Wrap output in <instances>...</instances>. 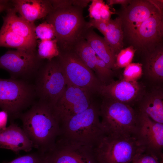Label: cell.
Returning <instances> with one entry per match:
<instances>
[{"instance_id": "d4e9b609", "label": "cell", "mask_w": 163, "mask_h": 163, "mask_svg": "<svg viewBox=\"0 0 163 163\" xmlns=\"http://www.w3.org/2000/svg\"><path fill=\"white\" fill-rule=\"evenodd\" d=\"M60 53L57 41L56 38L41 40L39 42L37 53L40 59H46L48 60H51L57 57Z\"/></svg>"}, {"instance_id": "52a82bcc", "label": "cell", "mask_w": 163, "mask_h": 163, "mask_svg": "<svg viewBox=\"0 0 163 163\" xmlns=\"http://www.w3.org/2000/svg\"><path fill=\"white\" fill-rule=\"evenodd\" d=\"M35 95L34 86L27 82L0 78V107L11 117H20Z\"/></svg>"}, {"instance_id": "836d02e7", "label": "cell", "mask_w": 163, "mask_h": 163, "mask_svg": "<svg viewBox=\"0 0 163 163\" xmlns=\"http://www.w3.org/2000/svg\"><path fill=\"white\" fill-rule=\"evenodd\" d=\"M10 4L9 1L0 0V13L10 8Z\"/></svg>"}, {"instance_id": "5b68a950", "label": "cell", "mask_w": 163, "mask_h": 163, "mask_svg": "<svg viewBox=\"0 0 163 163\" xmlns=\"http://www.w3.org/2000/svg\"><path fill=\"white\" fill-rule=\"evenodd\" d=\"M96 163H131L136 156L145 151L133 136L104 135L94 147Z\"/></svg>"}, {"instance_id": "ffe728a7", "label": "cell", "mask_w": 163, "mask_h": 163, "mask_svg": "<svg viewBox=\"0 0 163 163\" xmlns=\"http://www.w3.org/2000/svg\"><path fill=\"white\" fill-rule=\"evenodd\" d=\"M13 8L6 10V15L3 17L2 27L14 32L32 43L36 44L34 24L30 23L18 16Z\"/></svg>"}, {"instance_id": "7402d4cb", "label": "cell", "mask_w": 163, "mask_h": 163, "mask_svg": "<svg viewBox=\"0 0 163 163\" xmlns=\"http://www.w3.org/2000/svg\"><path fill=\"white\" fill-rule=\"evenodd\" d=\"M104 38L107 43L115 56L124 48L123 34L121 21L118 17L110 19Z\"/></svg>"}, {"instance_id": "ac0fdd59", "label": "cell", "mask_w": 163, "mask_h": 163, "mask_svg": "<svg viewBox=\"0 0 163 163\" xmlns=\"http://www.w3.org/2000/svg\"><path fill=\"white\" fill-rule=\"evenodd\" d=\"M11 2L16 12L32 24L37 20L46 17L53 8L51 0H15Z\"/></svg>"}, {"instance_id": "4fadbf2b", "label": "cell", "mask_w": 163, "mask_h": 163, "mask_svg": "<svg viewBox=\"0 0 163 163\" xmlns=\"http://www.w3.org/2000/svg\"><path fill=\"white\" fill-rule=\"evenodd\" d=\"M138 113L134 136L145 152L156 156L163 162V124L156 122Z\"/></svg>"}, {"instance_id": "cb8c5ba5", "label": "cell", "mask_w": 163, "mask_h": 163, "mask_svg": "<svg viewBox=\"0 0 163 163\" xmlns=\"http://www.w3.org/2000/svg\"><path fill=\"white\" fill-rule=\"evenodd\" d=\"M88 10L90 18L95 20L108 21L111 19L112 14H115L102 0H91Z\"/></svg>"}, {"instance_id": "7c38bea8", "label": "cell", "mask_w": 163, "mask_h": 163, "mask_svg": "<svg viewBox=\"0 0 163 163\" xmlns=\"http://www.w3.org/2000/svg\"><path fill=\"white\" fill-rule=\"evenodd\" d=\"M93 96L85 89L66 84L63 92L53 107L60 123L88 108L93 100Z\"/></svg>"}, {"instance_id": "d6a6232c", "label": "cell", "mask_w": 163, "mask_h": 163, "mask_svg": "<svg viewBox=\"0 0 163 163\" xmlns=\"http://www.w3.org/2000/svg\"><path fill=\"white\" fill-rule=\"evenodd\" d=\"M8 114L6 111H0V130L5 129L6 127Z\"/></svg>"}, {"instance_id": "ba28073f", "label": "cell", "mask_w": 163, "mask_h": 163, "mask_svg": "<svg viewBox=\"0 0 163 163\" xmlns=\"http://www.w3.org/2000/svg\"><path fill=\"white\" fill-rule=\"evenodd\" d=\"M34 86L39 101L53 107L63 92L66 81L57 58L42 65L36 75Z\"/></svg>"}, {"instance_id": "4dcf8cb0", "label": "cell", "mask_w": 163, "mask_h": 163, "mask_svg": "<svg viewBox=\"0 0 163 163\" xmlns=\"http://www.w3.org/2000/svg\"><path fill=\"white\" fill-rule=\"evenodd\" d=\"M109 21L95 20L90 18L88 22L91 27L97 29L104 35L107 31Z\"/></svg>"}, {"instance_id": "8992f818", "label": "cell", "mask_w": 163, "mask_h": 163, "mask_svg": "<svg viewBox=\"0 0 163 163\" xmlns=\"http://www.w3.org/2000/svg\"><path fill=\"white\" fill-rule=\"evenodd\" d=\"M57 57L66 84L100 95L103 85L94 73L73 51L62 52Z\"/></svg>"}, {"instance_id": "44dd1931", "label": "cell", "mask_w": 163, "mask_h": 163, "mask_svg": "<svg viewBox=\"0 0 163 163\" xmlns=\"http://www.w3.org/2000/svg\"><path fill=\"white\" fill-rule=\"evenodd\" d=\"M85 39L109 68L114 72L115 71L116 56L104 38L97 34L91 27L87 33Z\"/></svg>"}, {"instance_id": "f546056e", "label": "cell", "mask_w": 163, "mask_h": 163, "mask_svg": "<svg viewBox=\"0 0 163 163\" xmlns=\"http://www.w3.org/2000/svg\"><path fill=\"white\" fill-rule=\"evenodd\" d=\"M131 163H162L156 156L145 151L137 155Z\"/></svg>"}, {"instance_id": "8fae6325", "label": "cell", "mask_w": 163, "mask_h": 163, "mask_svg": "<svg viewBox=\"0 0 163 163\" xmlns=\"http://www.w3.org/2000/svg\"><path fill=\"white\" fill-rule=\"evenodd\" d=\"M42 60L35 50H9L0 56V68L8 71L11 78H27L36 75Z\"/></svg>"}, {"instance_id": "484cf974", "label": "cell", "mask_w": 163, "mask_h": 163, "mask_svg": "<svg viewBox=\"0 0 163 163\" xmlns=\"http://www.w3.org/2000/svg\"><path fill=\"white\" fill-rule=\"evenodd\" d=\"M136 51L132 46L122 50L116 56L115 70L124 68L131 63Z\"/></svg>"}, {"instance_id": "603a6c76", "label": "cell", "mask_w": 163, "mask_h": 163, "mask_svg": "<svg viewBox=\"0 0 163 163\" xmlns=\"http://www.w3.org/2000/svg\"><path fill=\"white\" fill-rule=\"evenodd\" d=\"M36 46V44L4 27H2L0 30V47L34 50H35Z\"/></svg>"}, {"instance_id": "3957f363", "label": "cell", "mask_w": 163, "mask_h": 163, "mask_svg": "<svg viewBox=\"0 0 163 163\" xmlns=\"http://www.w3.org/2000/svg\"><path fill=\"white\" fill-rule=\"evenodd\" d=\"M100 117V104L93 100L86 110L61 123L59 136L94 147L105 135Z\"/></svg>"}, {"instance_id": "6da1fadb", "label": "cell", "mask_w": 163, "mask_h": 163, "mask_svg": "<svg viewBox=\"0 0 163 163\" xmlns=\"http://www.w3.org/2000/svg\"><path fill=\"white\" fill-rule=\"evenodd\" d=\"M51 1L53 8L46 17V22L54 27L60 51H73L91 27L84 17L82 1Z\"/></svg>"}, {"instance_id": "7a4b0ae2", "label": "cell", "mask_w": 163, "mask_h": 163, "mask_svg": "<svg viewBox=\"0 0 163 163\" xmlns=\"http://www.w3.org/2000/svg\"><path fill=\"white\" fill-rule=\"evenodd\" d=\"M20 117L34 147L43 153L53 147L60 135L61 123L51 107L39 101Z\"/></svg>"}, {"instance_id": "83f0119b", "label": "cell", "mask_w": 163, "mask_h": 163, "mask_svg": "<svg viewBox=\"0 0 163 163\" xmlns=\"http://www.w3.org/2000/svg\"><path fill=\"white\" fill-rule=\"evenodd\" d=\"M35 32L36 39H39L41 40L56 38V33L54 27L52 24L46 21L36 27Z\"/></svg>"}, {"instance_id": "5bb4252c", "label": "cell", "mask_w": 163, "mask_h": 163, "mask_svg": "<svg viewBox=\"0 0 163 163\" xmlns=\"http://www.w3.org/2000/svg\"><path fill=\"white\" fill-rule=\"evenodd\" d=\"M146 89L144 84L122 78L103 85L100 95L133 107L141 99Z\"/></svg>"}, {"instance_id": "9a60e30c", "label": "cell", "mask_w": 163, "mask_h": 163, "mask_svg": "<svg viewBox=\"0 0 163 163\" xmlns=\"http://www.w3.org/2000/svg\"><path fill=\"white\" fill-rule=\"evenodd\" d=\"M91 69L103 85L113 80L114 71L96 54L85 39L79 42L73 50Z\"/></svg>"}, {"instance_id": "f1b7e54d", "label": "cell", "mask_w": 163, "mask_h": 163, "mask_svg": "<svg viewBox=\"0 0 163 163\" xmlns=\"http://www.w3.org/2000/svg\"><path fill=\"white\" fill-rule=\"evenodd\" d=\"M45 154L39 151L18 157L6 163H45Z\"/></svg>"}, {"instance_id": "4316f807", "label": "cell", "mask_w": 163, "mask_h": 163, "mask_svg": "<svg viewBox=\"0 0 163 163\" xmlns=\"http://www.w3.org/2000/svg\"><path fill=\"white\" fill-rule=\"evenodd\" d=\"M143 75L142 64L131 63L124 68L121 78L129 81H138Z\"/></svg>"}, {"instance_id": "1f68e13d", "label": "cell", "mask_w": 163, "mask_h": 163, "mask_svg": "<svg viewBox=\"0 0 163 163\" xmlns=\"http://www.w3.org/2000/svg\"><path fill=\"white\" fill-rule=\"evenodd\" d=\"M131 0H107V4L110 7L113 5L119 4L121 5V8H124L129 4Z\"/></svg>"}, {"instance_id": "9c48e42d", "label": "cell", "mask_w": 163, "mask_h": 163, "mask_svg": "<svg viewBox=\"0 0 163 163\" xmlns=\"http://www.w3.org/2000/svg\"><path fill=\"white\" fill-rule=\"evenodd\" d=\"M163 11L162 0H131L127 6L121 8L115 14L121 21L123 41L132 38L143 21Z\"/></svg>"}, {"instance_id": "30bf717a", "label": "cell", "mask_w": 163, "mask_h": 163, "mask_svg": "<svg viewBox=\"0 0 163 163\" xmlns=\"http://www.w3.org/2000/svg\"><path fill=\"white\" fill-rule=\"evenodd\" d=\"M59 137L46 153L45 163H96L94 147Z\"/></svg>"}, {"instance_id": "2e32d148", "label": "cell", "mask_w": 163, "mask_h": 163, "mask_svg": "<svg viewBox=\"0 0 163 163\" xmlns=\"http://www.w3.org/2000/svg\"><path fill=\"white\" fill-rule=\"evenodd\" d=\"M136 105L138 112L145 114L152 120L163 124L162 86L153 85L146 91Z\"/></svg>"}, {"instance_id": "e0dca14e", "label": "cell", "mask_w": 163, "mask_h": 163, "mask_svg": "<svg viewBox=\"0 0 163 163\" xmlns=\"http://www.w3.org/2000/svg\"><path fill=\"white\" fill-rule=\"evenodd\" d=\"M33 144L23 129L12 123L5 129L0 130V148L18 153L30 151Z\"/></svg>"}, {"instance_id": "277c9868", "label": "cell", "mask_w": 163, "mask_h": 163, "mask_svg": "<svg viewBox=\"0 0 163 163\" xmlns=\"http://www.w3.org/2000/svg\"><path fill=\"white\" fill-rule=\"evenodd\" d=\"M100 114L105 135L115 137L134 136L138 113L133 107L103 97L100 104Z\"/></svg>"}, {"instance_id": "d6986e66", "label": "cell", "mask_w": 163, "mask_h": 163, "mask_svg": "<svg viewBox=\"0 0 163 163\" xmlns=\"http://www.w3.org/2000/svg\"><path fill=\"white\" fill-rule=\"evenodd\" d=\"M163 44L142 55L144 75L153 85H162L163 82Z\"/></svg>"}]
</instances>
